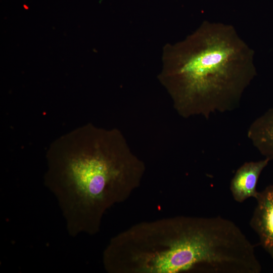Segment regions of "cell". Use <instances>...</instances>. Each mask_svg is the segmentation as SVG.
<instances>
[{
	"mask_svg": "<svg viewBox=\"0 0 273 273\" xmlns=\"http://www.w3.org/2000/svg\"><path fill=\"white\" fill-rule=\"evenodd\" d=\"M250 221L260 244L273 260V185L259 192Z\"/></svg>",
	"mask_w": 273,
	"mask_h": 273,
	"instance_id": "3",
	"label": "cell"
},
{
	"mask_svg": "<svg viewBox=\"0 0 273 273\" xmlns=\"http://www.w3.org/2000/svg\"><path fill=\"white\" fill-rule=\"evenodd\" d=\"M47 160L45 185L72 237L97 233L105 213L130 196L145 171L119 130L91 124L56 140Z\"/></svg>",
	"mask_w": 273,
	"mask_h": 273,
	"instance_id": "1",
	"label": "cell"
},
{
	"mask_svg": "<svg viewBox=\"0 0 273 273\" xmlns=\"http://www.w3.org/2000/svg\"><path fill=\"white\" fill-rule=\"evenodd\" d=\"M247 136L262 155L273 160V107L251 123Z\"/></svg>",
	"mask_w": 273,
	"mask_h": 273,
	"instance_id": "5",
	"label": "cell"
},
{
	"mask_svg": "<svg viewBox=\"0 0 273 273\" xmlns=\"http://www.w3.org/2000/svg\"><path fill=\"white\" fill-rule=\"evenodd\" d=\"M176 51L169 85L181 116L208 118L238 107L256 72L253 50L233 26L204 22Z\"/></svg>",
	"mask_w": 273,
	"mask_h": 273,
	"instance_id": "2",
	"label": "cell"
},
{
	"mask_svg": "<svg viewBox=\"0 0 273 273\" xmlns=\"http://www.w3.org/2000/svg\"><path fill=\"white\" fill-rule=\"evenodd\" d=\"M269 161L265 158L246 162L236 170L230 185L232 195L236 202L242 203L249 198H257L259 192L256 186L259 176Z\"/></svg>",
	"mask_w": 273,
	"mask_h": 273,
	"instance_id": "4",
	"label": "cell"
}]
</instances>
